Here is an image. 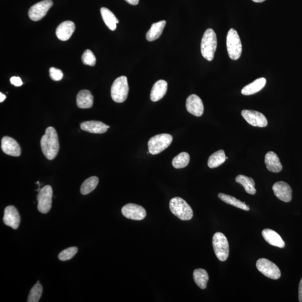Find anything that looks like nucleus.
Segmentation results:
<instances>
[{"label":"nucleus","mask_w":302,"mask_h":302,"mask_svg":"<svg viewBox=\"0 0 302 302\" xmlns=\"http://www.w3.org/2000/svg\"><path fill=\"white\" fill-rule=\"evenodd\" d=\"M75 30L74 22L66 21L62 23L56 29V35L62 41H66L69 39Z\"/></svg>","instance_id":"18"},{"label":"nucleus","mask_w":302,"mask_h":302,"mask_svg":"<svg viewBox=\"0 0 302 302\" xmlns=\"http://www.w3.org/2000/svg\"><path fill=\"white\" fill-rule=\"evenodd\" d=\"M78 251V248L76 247H71L64 249L58 255V258L61 261L69 260L72 258Z\"/></svg>","instance_id":"33"},{"label":"nucleus","mask_w":302,"mask_h":302,"mask_svg":"<svg viewBox=\"0 0 302 302\" xmlns=\"http://www.w3.org/2000/svg\"><path fill=\"white\" fill-rule=\"evenodd\" d=\"M299 301L300 302H302V278L301 279L300 281V283L299 285Z\"/></svg>","instance_id":"37"},{"label":"nucleus","mask_w":302,"mask_h":302,"mask_svg":"<svg viewBox=\"0 0 302 302\" xmlns=\"http://www.w3.org/2000/svg\"><path fill=\"white\" fill-rule=\"evenodd\" d=\"M226 160L224 151L219 150L212 154L208 161V166L209 168H214L220 166Z\"/></svg>","instance_id":"28"},{"label":"nucleus","mask_w":302,"mask_h":302,"mask_svg":"<svg viewBox=\"0 0 302 302\" xmlns=\"http://www.w3.org/2000/svg\"><path fill=\"white\" fill-rule=\"evenodd\" d=\"M1 149L5 154L18 157L21 155V148L19 143L13 138L5 136L1 140Z\"/></svg>","instance_id":"16"},{"label":"nucleus","mask_w":302,"mask_h":302,"mask_svg":"<svg viewBox=\"0 0 302 302\" xmlns=\"http://www.w3.org/2000/svg\"><path fill=\"white\" fill-rule=\"evenodd\" d=\"M193 277L195 283L200 289H205L207 288L209 276L205 270L203 269L195 270L193 273Z\"/></svg>","instance_id":"27"},{"label":"nucleus","mask_w":302,"mask_h":302,"mask_svg":"<svg viewBox=\"0 0 302 302\" xmlns=\"http://www.w3.org/2000/svg\"><path fill=\"white\" fill-rule=\"evenodd\" d=\"M100 12L104 22L109 29L112 31L115 30L116 24L119 23V20L116 18L115 15L106 7L101 8Z\"/></svg>","instance_id":"25"},{"label":"nucleus","mask_w":302,"mask_h":302,"mask_svg":"<svg viewBox=\"0 0 302 302\" xmlns=\"http://www.w3.org/2000/svg\"><path fill=\"white\" fill-rule=\"evenodd\" d=\"M170 209L171 212L180 220H191L193 217V211L186 201L179 197H175L170 201Z\"/></svg>","instance_id":"3"},{"label":"nucleus","mask_w":302,"mask_h":302,"mask_svg":"<svg viewBox=\"0 0 302 302\" xmlns=\"http://www.w3.org/2000/svg\"><path fill=\"white\" fill-rule=\"evenodd\" d=\"M172 140V136L169 134H164L154 136L148 141V151L152 155H158L170 146Z\"/></svg>","instance_id":"5"},{"label":"nucleus","mask_w":302,"mask_h":302,"mask_svg":"<svg viewBox=\"0 0 302 302\" xmlns=\"http://www.w3.org/2000/svg\"><path fill=\"white\" fill-rule=\"evenodd\" d=\"M53 190L50 185L40 189L37 196L38 211L43 214L50 212L52 207Z\"/></svg>","instance_id":"9"},{"label":"nucleus","mask_w":302,"mask_h":302,"mask_svg":"<svg viewBox=\"0 0 302 302\" xmlns=\"http://www.w3.org/2000/svg\"><path fill=\"white\" fill-rule=\"evenodd\" d=\"M262 235L268 244L279 248L285 247V243L281 236L271 229H265L262 231Z\"/></svg>","instance_id":"19"},{"label":"nucleus","mask_w":302,"mask_h":302,"mask_svg":"<svg viewBox=\"0 0 302 302\" xmlns=\"http://www.w3.org/2000/svg\"><path fill=\"white\" fill-rule=\"evenodd\" d=\"M256 268L264 275L272 279H278L281 276L280 269L275 263L267 259H260L256 262Z\"/></svg>","instance_id":"8"},{"label":"nucleus","mask_w":302,"mask_h":302,"mask_svg":"<svg viewBox=\"0 0 302 302\" xmlns=\"http://www.w3.org/2000/svg\"><path fill=\"white\" fill-rule=\"evenodd\" d=\"M166 24V22L165 20L153 24L146 34V39L148 41L153 42L159 38L163 33Z\"/></svg>","instance_id":"24"},{"label":"nucleus","mask_w":302,"mask_h":302,"mask_svg":"<svg viewBox=\"0 0 302 302\" xmlns=\"http://www.w3.org/2000/svg\"><path fill=\"white\" fill-rule=\"evenodd\" d=\"M6 98V96L1 92V93H0V102L2 103Z\"/></svg>","instance_id":"39"},{"label":"nucleus","mask_w":302,"mask_h":302,"mask_svg":"<svg viewBox=\"0 0 302 302\" xmlns=\"http://www.w3.org/2000/svg\"><path fill=\"white\" fill-rule=\"evenodd\" d=\"M99 183V179L96 176H92L84 181L81 187V192L82 195H87L95 190Z\"/></svg>","instance_id":"30"},{"label":"nucleus","mask_w":302,"mask_h":302,"mask_svg":"<svg viewBox=\"0 0 302 302\" xmlns=\"http://www.w3.org/2000/svg\"><path fill=\"white\" fill-rule=\"evenodd\" d=\"M273 190L277 198L284 202H289L292 199V189L284 181H278L273 186Z\"/></svg>","instance_id":"13"},{"label":"nucleus","mask_w":302,"mask_h":302,"mask_svg":"<svg viewBox=\"0 0 302 302\" xmlns=\"http://www.w3.org/2000/svg\"><path fill=\"white\" fill-rule=\"evenodd\" d=\"M129 92L128 80L122 76L116 79L111 88V98L116 103H122L127 98Z\"/></svg>","instance_id":"4"},{"label":"nucleus","mask_w":302,"mask_h":302,"mask_svg":"<svg viewBox=\"0 0 302 302\" xmlns=\"http://www.w3.org/2000/svg\"><path fill=\"white\" fill-rule=\"evenodd\" d=\"M217 47V35L212 29L205 31L201 42V53L203 57L212 61L214 58Z\"/></svg>","instance_id":"2"},{"label":"nucleus","mask_w":302,"mask_h":302,"mask_svg":"<svg viewBox=\"0 0 302 302\" xmlns=\"http://www.w3.org/2000/svg\"><path fill=\"white\" fill-rule=\"evenodd\" d=\"M10 82L11 84H13V85L17 87L22 86L23 84L21 79L19 77H16V76H14V77H12L10 79Z\"/></svg>","instance_id":"36"},{"label":"nucleus","mask_w":302,"mask_h":302,"mask_svg":"<svg viewBox=\"0 0 302 302\" xmlns=\"http://www.w3.org/2000/svg\"><path fill=\"white\" fill-rule=\"evenodd\" d=\"M237 183L243 185L245 190L248 194L254 195L256 194L255 183L252 178L243 175H239L236 178Z\"/></svg>","instance_id":"26"},{"label":"nucleus","mask_w":302,"mask_h":302,"mask_svg":"<svg viewBox=\"0 0 302 302\" xmlns=\"http://www.w3.org/2000/svg\"><path fill=\"white\" fill-rule=\"evenodd\" d=\"M190 162V156L187 152H181L172 160V166L175 168H182L187 167Z\"/></svg>","instance_id":"31"},{"label":"nucleus","mask_w":302,"mask_h":302,"mask_svg":"<svg viewBox=\"0 0 302 302\" xmlns=\"http://www.w3.org/2000/svg\"><path fill=\"white\" fill-rule=\"evenodd\" d=\"M50 75L52 80L55 81V82L61 80L63 77L62 71L55 67H51L50 68Z\"/></svg>","instance_id":"35"},{"label":"nucleus","mask_w":302,"mask_h":302,"mask_svg":"<svg viewBox=\"0 0 302 302\" xmlns=\"http://www.w3.org/2000/svg\"><path fill=\"white\" fill-rule=\"evenodd\" d=\"M125 1L132 5H138L139 0H125Z\"/></svg>","instance_id":"38"},{"label":"nucleus","mask_w":302,"mask_h":302,"mask_svg":"<svg viewBox=\"0 0 302 302\" xmlns=\"http://www.w3.org/2000/svg\"><path fill=\"white\" fill-rule=\"evenodd\" d=\"M167 90V83L166 81L160 80L153 86L150 98L153 102H158L166 94Z\"/></svg>","instance_id":"21"},{"label":"nucleus","mask_w":302,"mask_h":302,"mask_svg":"<svg viewBox=\"0 0 302 302\" xmlns=\"http://www.w3.org/2000/svg\"><path fill=\"white\" fill-rule=\"evenodd\" d=\"M227 48L229 57L232 60L238 59L241 55L242 43L240 36L234 29H231L227 36Z\"/></svg>","instance_id":"6"},{"label":"nucleus","mask_w":302,"mask_h":302,"mask_svg":"<svg viewBox=\"0 0 302 302\" xmlns=\"http://www.w3.org/2000/svg\"><path fill=\"white\" fill-rule=\"evenodd\" d=\"M265 163L268 170L272 172L278 173L283 168L278 156L273 151H270L266 154Z\"/></svg>","instance_id":"20"},{"label":"nucleus","mask_w":302,"mask_h":302,"mask_svg":"<svg viewBox=\"0 0 302 302\" xmlns=\"http://www.w3.org/2000/svg\"><path fill=\"white\" fill-rule=\"evenodd\" d=\"M43 293V288L41 284H40L39 281L37 284H35L33 287L31 288L28 296L27 302H39L40 297H41Z\"/></svg>","instance_id":"32"},{"label":"nucleus","mask_w":302,"mask_h":302,"mask_svg":"<svg viewBox=\"0 0 302 302\" xmlns=\"http://www.w3.org/2000/svg\"><path fill=\"white\" fill-rule=\"evenodd\" d=\"M3 221L7 226L17 229L20 223V216L17 209L13 205L7 207L4 211Z\"/></svg>","instance_id":"14"},{"label":"nucleus","mask_w":302,"mask_h":302,"mask_svg":"<svg viewBox=\"0 0 302 302\" xmlns=\"http://www.w3.org/2000/svg\"><path fill=\"white\" fill-rule=\"evenodd\" d=\"M186 108L189 113L198 117L203 114L204 105L202 100L195 94L189 96L187 100Z\"/></svg>","instance_id":"15"},{"label":"nucleus","mask_w":302,"mask_h":302,"mask_svg":"<svg viewBox=\"0 0 302 302\" xmlns=\"http://www.w3.org/2000/svg\"><path fill=\"white\" fill-rule=\"evenodd\" d=\"M252 1L257 3H260L266 1V0H252Z\"/></svg>","instance_id":"40"},{"label":"nucleus","mask_w":302,"mask_h":302,"mask_svg":"<svg viewBox=\"0 0 302 302\" xmlns=\"http://www.w3.org/2000/svg\"><path fill=\"white\" fill-rule=\"evenodd\" d=\"M122 213L126 218L135 220H142L147 215L146 211L143 207L133 203L124 205L122 209Z\"/></svg>","instance_id":"11"},{"label":"nucleus","mask_w":302,"mask_h":302,"mask_svg":"<svg viewBox=\"0 0 302 302\" xmlns=\"http://www.w3.org/2000/svg\"><path fill=\"white\" fill-rule=\"evenodd\" d=\"M241 114L246 121L252 126L261 128L267 126L268 122L267 118L259 111L244 110L242 111Z\"/></svg>","instance_id":"12"},{"label":"nucleus","mask_w":302,"mask_h":302,"mask_svg":"<svg viewBox=\"0 0 302 302\" xmlns=\"http://www.w3.org/2000/svg\"><path fill=\"white\" fill-rule=\"evenodd\" d=\"M53 1L52 0H43V1L35 4L30 7L29 10V18L34 22L39 21L45 17L48 10L53 6Z\"/></svg>","instance_id":"10"},{"label":"nucleus","mask_w":302,"mask_h":302,"mask_svg":"<svg viewBox=\"0 0 302 302\" xmlns=\"http://www.w3.org/2000/svg\"><path fill=\"white\" fill-rule=\"evenodd\" d=\"M82 130L95 134H103L108 131L110 126L99 121H86L81 124Z\"/></svg>","instance_id":"17"},{"label":"nucleus","mask_w":302,"mask_h":302,"mask_svg":"<svg viewBox=\"0 0 302 302\" xmlns=\"http://www.w3.org/2000/svg\"><path fill=\"white\" fill-rule=\"evenodd\" d=\"M77 106L79 108L88 109L93 106L94 97L91 92L87 90L80 91L78 95Z\"/></svg>","instance_id":"22"},{"label":"nucleus","mask_w":302,"mask_h":302,"mask_svg":"<svg viewBox=\"0 0 302 302\" xmlns=\"http://www.w3.org/2000/svg\"><path fill=\"white\" fill-rule=\"evenodd\" d=\"M227 159H228V158H227V157H226V160H227Z\"/></svg>","instance_id":"41"},{"label":"nucleus","mask_w":302,"mask_h":302,"mask_svg":"<svg viewBox=\"0 0 302 302\" xmlns=\"http://www.w3.org/2000/svg\"><path fill=\"white\" fill-rule=\"evenodd\" d=\"M82 61L85 65L94 66L96 62V59L92 52L87 50L84 52L82 56Z\"/></svg>","instance_id":"34"},{"label":"nucleus","mask_w":302,"mask_h":302,"mask_svg":"<svg viewBox=\"0 0 302 302\" xmlns=\"http://www.w3.org/2000/svg\"><path fill=\"white\" fill-rule=\"evenodd\" d=\"M219 197L221 200H222L225 203L243 209L244 211H249V208L247 204L244 202H242L240 200L235 198V197L223 194V193H220Z\"/></svg>","instance_id":"29"},{"label":"nucleus","mask_w":302,"mask_h":302,"mask_svg":"<svg viewBox=\"0 0 302 302\" xmlns=\"http://www.w3.org/2000/svg\"><path fill=\"white\" fill-rule=\"evenodd\" d=\"M213 247L216 255L220 261H225L229 256V244L222 233L217 232L213 237Z\"/></svg>","instance_id":"7"},{"label":"nucleus","mask_w":302,"mask_h":302,"mask_svg":"<svg viewBox=\"0 0 302 302\" xmlns=\"http://www.w3.org/2000/svg\"><path fill=\"white\" fill-rule=\"evenodd\" d=\"M267 80L264 78L257 79L252 83L245 86L241 92L244 95H251L258 92L265 86Z\"/></svg>","instance_id":"23"},{"label":"nucleus","mask_w":302,"mask_h":302,"mask_svg":"<svg viewBox=\"0 0 302 302\" xmlns=\"http://www.w3.org/2000/svg\"><path fill=\"white\" fill-rule=\"evenodd\" d=\"M40 145L43 154L50 160L55 159L59 152L58 137L54 127L46 129L45 134L42 137Z\"/></svg>","instance_id":"1"}]
</instances>
